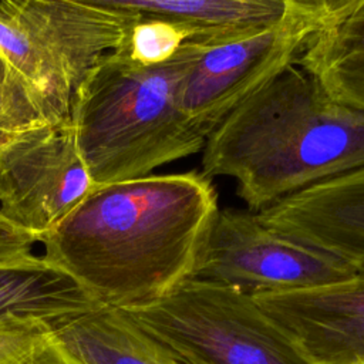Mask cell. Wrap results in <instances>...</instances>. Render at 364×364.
<instances>
[{"label":"cell","mask_w":364,"mask_h":364,"mask_svg":"<svg viewBox=\"0 0 364 364\" xmlns=\"http://www.w3.org/2000/svg\"><path fill=\"white\" fill-rule=\"evenodd\" d=\"M218 210L198 169L95 186L43 236L41 257L100 306L138 309L193 277Z\"/></svg>","instance_id":"6da1fadb"},{"label":"cell","mask_w":364,"mask_h":364,"mask_svg":"<svg viewBox=\"0 0 364 364\" xmlns=\"http://www.w3.org/2000/svg\"><path fill=\"white\" fill-rule=\"evenodd\" d=\"M364 166V112L293 63L206 136L200 172L230 178L247 210Z\"/></svg>","instance_id":"7a4b0ae2"},{"label":"cell","mask_w":364,"mask_h":364,"mask_svg":"<svg viewBox=\"0 0 364 364\" xmlns=\"http://www.w3.org/2000/svg\"><path fill=\"white\" fill-rule=\"evenodd\" d=\"M186 41L171 58L154 64L131 58L124 43L88 74L71 118L94 186L151 175L203 149L206 136L178 101Z\"/></svg>","instance_id":"3957f363"},{"label":"cell","mask_w":364,"mask_h":364,"mask_svg":"<svg viewBox=\"0 0 364 364\" xmlns=\"http://www.w3.org/2000/svg\"><path fill=\"white\" fill-rule=\"evenodd\" d=\"M139 20L70 0H0V53L47 124L70 121L88 74Z\"/></svg>","instance_id":"277c9868"},{"label":"cell","mask_w":364,"mask_h":364,"mask_svg":"<svg viewBox=\"0 0 364 364\" xmlns=\"http://www.w3.org/2000/svg\"><path fill=\"white\" fill-rule=\"evenodd\" d=\"M125 311L189 364H314L252 294L236 287L189 279Z\"/></svg>","instance_id":"5b68a950"},{"label":"cell","mask_w":364,"mask_h":364,"mask_svg":"<svg viewBox=\"0 0 364 364\" xmlns=\"http://www.w3.org/2000/svg\"><path fill=\"white\" fill-rule=\"evenodd\" d=\"M317 30L290 17L245 36L189 38L178 84L182 114L208 136L237 105L296 63Z\"/></svg>","instance_id":"8992f818"},{"label":"cell","mask_w":364,"mask_h":364,"mask_svg":"<svg viewBox=\"0 0 364 364\" xmlns=\"http://www.w3.org/2000/svg\"><path fill=\"white\" fill-rule=\"evenodd\" d=\"M355 274L348 262L274 232L255 212L226 208L212 222L192 279L260 294L326 286Z\"/></svg>","instance_id":"52a82bcc"},{"label":"cell","mask_w":364,"mask_h":364,"mask_svg":"<svg viewBox=\"0 0 364 364\" xmlns=\"http://www.w3.org/2000/svg\"><path fill=\"white\" fill-rule=\"evenodd\" d=\"M94 188L73 119L31 128L0 151V216L40 239Z\"/></svg>","instance_id":"ba28073f"},{"label":"cell","mask_w":364,"mask_h":364,"mask_svg":"<svg viewBox=\"0 0 364 364\" xmlns=\"http://www.w3.org/2000/svg\"><path fill=\"white\" fill-rule=\"evenodd\" d=\"M252 296L314 364H364V274Z\"/></svg>","instance_id":"9c48e42d"},{"label":"cell","mask_w":364,"mask_h":364,"mask_svg":"<svg viewBox=\"0 0 364 364\" xmlns=\"http://www.w3.org/2000/svg\"><path fill=\"white\" fill-rule=\"evenodd\" d=\"M256 215L274 232L331 253L364 274V166L304 188Z\"/></svg>","instance_id":"30bf717a"},{"label":"cell","mask_w":364,"mask_h":364,"mask_svg":"<svg viewBox=\"0 0 364 364\" xmlns=\"http://www.w3.org/2000/svg\"><path fill=\"white\" fill-rule=\"evenodd\" d=\"M50 326L85 364H189L121 309L97 306Z\"/></svg>","instance_id":"8fae6325"},{"label":"cell","mask_w":364,"mask_h":364,"mask_svg":"<svg viewBox=\"0 0 364 364\" xmlns=\"http://www.w3.org/2000/svg\"><path fill=\"white\" fill-rule=\"evenodd\" d=\"M181 24L193 38L245 36L279 24L290 14L284 0H70Z\"/></svg>","instance_id":"7c38bea8"},{"label":"cell","mask_w":364,"mask_h":364,"mask_svg":"<svg viewBox=\"0 0 364 364\" xmlns=\"http://www.w3.org/2000/svg\"><path fill=\"white\" fill-rule=\"evenodd\" d=\"M97 306L70 274L41 256L0 264V321L37 318L53 323Z\"/></svg>","instance_id":"4fadbf2b"},{"label":"cell","mask_w":364,"mask_h":364,"mask_svg":"<svg viewBox=\"0 0 364 364\" xmlns=\"http://www.w3.org/2000/svg\"><path fill=\"white\" fill-rule=\"evenodd\" d=\"M296 63L309 71L331 98L364 112V0L321 26Z\"/></svg>","instance_id":"5bb4252c"},{"label":"cell","mask_w":364,"mask_h":364,"mask_svg":"<svg viewBox=\"0 0 364 364\" xmlns=\"http://www.w3.org/2000/svg\"><path fill=\"white\" fill-rule=\"evenodd\" d=\"M0 364H85L37 318L0 321Z\"/></svg>","instance_id":"9a60e30c"},{"label":"cell","mask_w":364,"mask_h":364,"mask_svg":"<svg viewBox=\"0 0 364 364\" xmlns=\"http://www.w3.org/2000/svg\"><path fill=\"white\" fill-rule=\"evenodd\" d=\"M44 124L28 88L0 53V151L20 134Z\"/></svg>","instance_id":"2e32d148"},{"label":"cell","mask_w":364,"mask_h":364,"mask_svg":"<svg viewBox=\"0 0 364 364\" xmlns=\"http://www.w3.org/2000/svg\"><path fill=\"white\" fill-rule=\"evenodd\" d=\"M193 34L186 27L161 18H141L131 30L125 48L131 58L144 64L171 58Z\"/></svg>","instance_id":"e0dca14e"},{"label":"cell","mask_w":364,"mask_h":364,"mask_svg":"<svg viewBox=\"0 0 364 364\" xmlns=\"http://www.w3.org/2000/svg\"><path fill=\"white\" fill-rule=\"evenodd\" d=\"M290 17L321 27L350 11L363 0H284Z\"/></svg>","instance_id":"ac0fdd59"},{"label":"cell","mask_w":364,"mask_h":364,"mask_svg":"<svg viewBox=\"0 0 364 364\" xmlns=\"http://www.w3.org/2000/svg\"><path fill=\"white\" fill-rule=\"evenodd\" d=\"M41 239L0 216V264L26 260L34 256L33 247Z\"/></svg>","instance_id":"d6986e66"}]
</instances>
